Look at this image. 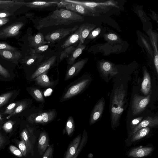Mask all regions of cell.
Listing matches in <instances>:
<instances>
[{"label":"cell","mask_w":158,"mask_h":158,"mask_svg":"<svg viewBox=\"0 0 158 158\" xmlns=\"http://www.w3.org/2000/svg\"><path fill=\"white\" fill-rule=\"evenodd\" d=\"M48 71L40 74L34 79L39 85L43 87H50L54 85V82L50 81L47 75Z\"/></svg>","instance_id":"cell-20"},{"label":"cell","mask_w":158,"mask_h":158,"mask_svg":"<svg viewBox=\"0 0 158 158\" xmlns=\"http://www.w3.org/2000/svg\"><path fill=\"white\" fill-rule=\"evenodd\" d=\"M85 48V45L79 43L74 51L71 55L70 57L68 59L67 63L69 65L73 64L76 59L82 53L83 50Z\"/></svg>","instance_id":"cell-21"},{"label":"cell","mask_w":158,"mask_h":158,"mask_svg":"<svg viewBox=\"0 0 158 158\" xmlns=\"http://www.w3.org/2000/svg\"><path fill=\"white\" fill-rule=\"evenodd\" d=\"M81 31L79 38V43L83 44L85 39L87 37L91 31L94 27L92 25L89 24H83L81 25Z\"/></svg>","instance_id":"cell-23"},{"label":"cell","mask_w":158,"mask_h":158,"mask_svg":"<svg viewBox=\"0 0 158 158\" xmlns=\"http://www.w3.org/2000/svg\"><path fill=\"white\" fill-rule=\"evenodd\" d=\"M9 21V19L7 18L0 19V27L6 24Z\"/></svg>","instance_id":"cell-46"},{"label":"cell","mask_w":158,"mask_h":158,"mask_svg":"<svg viewBox=\"0 0 158 158\" xmlns=\"http://www.w3.org/2000/svg\"><path fill=\"white\" fill-rule=\"evenodd\" d=\"M154 64L157 73H158V55L155 56L154 58Z\"/></svg>","instance_id":"cell-48"},{"label":"cell","mask_w":158,"mask_h":158,"mask_svg":"<svg viewBox=\"0 0 158 158\" xmlns=\"http://www.w3.org/2000/svg\"><path fill=\"white\" fill-rule=\"evenodd\" d=\"M81 135H78L69 145L64 158H72L75 154L81 141Z\"/></svg>","instance_id":"cell-16"},{"label":"cell","mask_w":158,"mask_h":158,"mask_svg":"<svg viewBox=\"0 0 158 158\" xmlns=\"http://www.w3.org/2000/svg\"><path fill=\"white\" fill-rule=\"evenodd\" d=\"M44 56L39 54L31 55L26 61V64L30 65L33 63H40L43 60Z\"/></svg>","instance_id":"cell-26"},{"label":"cell","mask_w":158,"mask_h":158,"mask_svg":"<svg viewBox=\"0 0 158 158\" xmlns=\"http://www.w3.org/2000/svg\"><path fill=\"white\" fill-rule=\"evenodd\" d=\"M87 58L81 60L73 64L67 70L65 80H67L77 75L87 61Z\"/></svg>","instance_id":"cell-10"},{"label":"cell","mask_w":158,"mask_h":158,"mask_svg":"<svg viewBox=\"0 0 158 158\" xmlns=\"http://www.w3.org/2000/svg\"><path fill=\"white\" fill-rule=\"evenodd\" d=\"M4 142V139L0 134V147L2 146Z\"/></svg>","instance_id":"cell-49"},{"label":"cell","mask_w":158,"mask_h":158,"mask_svg":"<svg viewBox=\"0 0 158 158\" xmlns=\"http://www.w3.org/2000/svg\"><path fill=\"white\" fill-rule=\"evenodd\" d=\"M14 123L11 121L6 122L3 126V128L7 132L10 131L12 128Z\"/></svg>","instance_id":"cell-41"},{"label":"cell","mask_w":158,"mask_h":158,"mask_svg":"<svg viewBox=\"0 0 158 158\" xmlns=\"http://www.w3.org/2000/svg\"><path fill=\"white\" fill-rule=\"evenodd\" d=\"M87 135L85 130H84L82 139L81 140L77 149L74 156L72 158H77L79 154L87 143Z\"/></svg>","instance_id":"cell-28"},{"label":"cell","mask_w":158,"mask_h":158,"mask_svg":"<svg viewBox=\"0 0 158 158\" xmlns=\"http://www.w3.org/2000/svg\"><path fill=\"white\" fill-rule=\"evenodd\" d=\"M49 143L48 136L45 132H41L39 138L38 144V151L42 155L46 150Z\"/></svg>","instance_id":"cell-18"},{"label":"cell","mask_w":158,"mask_h":158,"mask_svg":"<svg viewBox=\"0 0 158 158\" xmlns=\"http://www.w3.org/2000/svg\"><path fill=\"white\" fill-rule=\"evenodd\" d=\"M122 86L116 89L112 100L111 109V118L113 125H116L124 111L125 91Z\"/></svg>","instance_id":"cell-2"},{"label":"cell","mask_w":158,"mask_h":158,"mask_svg":"<svg viewBox=\"0 0 158 158\" xmlns=\"http://www.w3.org/2000/svg\"><path fill=\"white\" fill-rule=\"evenodd\" d=\"M0 74L3 77L7 78L10 77L8 71L0 64Z\"/></svg>","instance_id":"cell-43"},{"label":"cell","mask_w":158,"mask_h":158,"mask_svg":"<svg viewBox=\"0 0 158 158\" xmlns=\"http://www.w3.org/2000/svg\"><path fill=\"white\" fill-rule=\"evenodd\" d=\"M100 28H98L93 31L89 34L87 37L89 38H93L97 36L100 33Z\"/></svg>","instance_id":"cell-44"},{"label":"cell","mask_w":158,"mask_h":158,"mask_svg":"<svg viewBox=\"0 0 158 158\" xmlns=\"http://www.w3.org/2000/svg\"><path fill=\"white\" fill-rule=\"evenodd\" d=\"M31 93L34 98L37 101L40 102H44L43 94L40 89L37 88H33L31 90Z\"/></svg>","instance_id":"cell-30"},{"label":"cell","mask_w":158,"mask_h":158,"mask_svg":"<svg viewBox=\"0 0 158 158\" xmlns=\"http://www.w3.org/2000/svg\"><path fill=\"white\" fill-rule=\"evenodd\" d=\"M107 37L109 40H116L118 39L117 36L114 34H109L107 36Z\"/></svg>","instance_id":"cell-47"},{"label":"cell","mask_w":158,"mask_h":158,"mask_svg":"<svg viewBox=\"0 0 158 158\" xmlns=\"http://www.w3.org/2000/svg\"><path fill=\"white\" fill-rule=\"evenodd\" d=\"M10 15V14L8 12L0 11V19L6 18Z\"/></svg>","instance_id":"cell-45"},{"label":"cell","mask_w":158,"mask_h":158,"mask_svg":"<svg viewBox=\"0 0 158 158\" xmlns=\"http://www.w3.org/2000/svg\"><path fill=\"white\" fill-rule=\"evenodd\" d=\"M27 104L25 102H23L17 105L12 112L7 116L6 118L8 119L11 117L21 112L27 107Z\"/></svg>","instance_id":"cell-29"},{"label":"cell","mask_w":158,"mask_h":158,"mask_svg":"<svg viewBox=\"0 0 158 158\" xmlns=\"http://www.w3.org/2000/svg\"><path fill=\"white\" fill-rule=\"evenodd\" d=\"M56 56H53L45 60L40 64L31 77V79H34L40 74L48 71L55 63Z\"/></svg>","instance_id":"cell-11"},{"label":"cell","mask_w":158,"mask_h":158,"mask_svg":"<svg viewBox=\"0 0 158 158\" xmlns=\"http://www.w3.org/2000/svg\"><path fill=\"white\" fill-rule=\"evenodd\" d=\"M60 0L51 1H36L32 2H20L19 5H25L28 7L37 9H45L52 6H58Z\"/></svg>","instance_id":"cell-8"},{"label":"cell","mask_w":158,"mask_h":158,"mask_svg":"<svg viewBox=\"0 0 158 158\" xmlns=\"http://www.w3.org/2000/svg\"><path fill=\"white\" fill-rule=\"evenodd\" d=\"M104 100H100L95 106L91 114L89 122L92 125L97 121L101 117L104 109Z\"/></svg>","instance_id":"cell-12"},{"label":"cell","mask_w":158,"mask_h":158,"mask_svg":"<svg viewBox=\"0 0 158 158\" xmlns=\"http://www.w3.org/2000/svg\"><path fill=\"white\" fill-rule=\"evenodd\" d=\"M0 55L9 59H18L21 56L20 53L18 51L6 50H0Z\"/></svg>","instance_id":"cell-24"},{"label":"cell","mask_w":158,"mask_h":158,"mask_svg":"<svg viewBox=\"0 0 158 158\" xmlns=\"http://www.w3.org/2000/svg\"><path fill=\"white\" fill-rule=\"evenodd\" d=\"M48 47V45L45 44L36 48L31 49L30 50V54L31 55L34 54H38L46 50Z\"/></svg>","instance_id":"cell-34"},{"label":"cell","mask_w":158,"mask_h":158,"mask_svg":"<svg viewBox=\"0 0 158 158\" xmlns=\"http://www.w3.org/2000/svg\"><path fill=\"white\" fill-rule=\"evenodd\" d=\"M81 25L78 28L65 40L61 46L63 48L73 45L79 41L81 31Z\"/></svg>","instance_id":"cell-17"},{"label":"cell","mask_w":158,"mask_h":158,"mask_svg":"<svg viewBox=\"0 0 158 158\" xmlns=\"http://www.w3.org/2000/svg\"><path fill=\"white\" fill-rule=\"evenodd\" d=\"M84 20L83 16L67 9L60 8L56 9L45 17L38 18L35 27L39 30L44 27L69 25L73 23L81 22Z\"/></svg>","instance_id":"cell-1"},{"label":"cell","mask_w":158,"mask_h":158,"mask_svg":"<svg viewBox=\"0 0 158 158\" xmlns=\"http://www.w3.org/2000/svg\"><path fill=\"white\" fill-rule=\"evenodd\" d=\"M158 125V117L157 116L154 117L150 116L147 117L132 130L130 135H132L142 128L146 127H152L157 126Z\"/></svg>","instance_id":"cell-13"},{"label":"cell","mask_w":158,"mask_h":158,"mask_svg":"<svg viewBox=\"0 0 158 158\" xmlns=\"http://www.w3.org/2000/svg\"><path fill=\"white\" fill-rule=\"evenodd\" d=\"M2 118H1V116L0 114V120H2Z\"/></svg>","instance_id":"cell-50"},{"label":"cell","mask_w":158,"mask_h":158,"mask_svg":"<svg viewBox=\"0 0 158 158\" xmlns=\"http://www.w3.org/2000/svg\"><path fill=\"white\" fill-rule=\"evenodd\" d=\"M153 150L151 147H143L142 146L133 149L128 156L134 158H141L149 155Z\"/></svg>","instance_id":"cell-15"},{"label":"cell","mask_w":158,"mask_h":158,"mask_svg":"<svg viewBox=\"0 0 158 158\" xmlns=\"http://www.w3.org/2000/svg\"><path fill=\"white\" fill-rule=\"evenodd\" d=\"M53 150V148L52 146L50 145L49 146L45 151L42 158H52V156Z\"/></svg>","instance_id":"cell-35"},{"label":"cell","mask_w":158,"mask_h":158,"mask_svg":"<svg viewBox=\"0 0 158 158\" xmlns=\"http://www.w3.org/2000/svg\"><path fill=\"white\" fill-rule=\"evenodd\" d=\"M76 48L75 45H73L65 48L64 50L61 52L60 56V61H61L69 55H71Z\"/></svg>","instance_id":"cell-31"},{"label":"cell","mask_w":158,"mask_h":158,"mask_svg":"<svg viewBox=\"0 0 158 158\" xmlns=\"http://www.w3.org/2000/svg\"><path fill=\"white\" fill-rule=\"evenodd\" d=\"M75 127L74 119L72 117H69L66 124L65 131L68 135H70L73 132Z\"/></svg>","instance_id":"cell-27"},{"label":"cell","mask_w":158,"mask_h":158,"mask_svg":"<svg viewBox=\"0 0 158 158\" xmlns=\"http://www.w3.org/2000/svg\"><path fill=\"white\" fill-rule=\"evenodd\" d=\"M15 48L5 42H0V50H6L14 51Z\"/></svg>","instance_id":"cell-39"},{"label":"cell","mask_w":158,"mask_h":158,"mask_svg":"<svg viewBox=\"0 0 158 158\" xmlns=\"http://www.w3.org/2000/svg\"><path fill=\"white\" fill-rule=\"evenodd\" d=\"M151 88V83L150 76L147 71L144 70L140 90L144 95H147L150 91Z\"/></svg>","instance_id":"cell-19"},{"label":"cell","mask_w":158,"mask_h":158,"mask_svg":"<svg viewBox=\"0 0 158 158\" xmlns=\"http://www.w3.org/2000/svg\"><path fill=\"white\" fill-rule=\"evenodd\" d=\"M143 117H140L133 119L131 122V127L132 130L135 128L141 122Z\"/></svg>","instance_id":"cell-40"},{"label":"cell","mask_w":158,"mask_h":158,"mask_svg":"<svg viewBox=\"0 0 158 158\" xmlns=\"http://www.w3.org/2000/svg\"><path fill=\"white\" fill-rule=\"evenodd\" d=\"M13 92H9L0 96V107L6 103L12 96Z\"/></svg>","instance_id":"cell-33"},{"label":"cell","mask_w":158,"mask_h":158,"mask_svg":"<svg viewBox=\"0 0 158 158\" xmlns=\"http://www.w3.org/2000/svg\"><path fill=\"white\" fill-rule=\"evenodd\" d=\"M21 137L23 140L25 142L27 149V151H28L31 149V143L29 138L28 133L27 130L24 129L21 133Z\"/></svg>","instance_id":"cell-32"},{"label":"cell","mask_w":158,"mask_h":158,"mask_svg":"<svg viewBox=\"0 0 158 158\" xmlns=\"http://www.w3.org/2000/svg\"><path fill=\"white\" fill-rule=\"evenodd\" d=\"M59 7H64L66 9L73 11L81 15H89L91 12L85 6L79 4L68 2L61 0L58 6Z\"/></svg>","instance_id":"cell-7"},{"label":"cell","mask_w":158,"mask_h":158,"mask_svg":"<svg viewBox=\"0 0 158 158\" xmlns=\"http://www.w3.org/2000/svg\"><path fill=\"white\" fill-rule=\"evenodd\" d=\"M89 79H84L71 86L64 94L60 101L63 102L73 97L83 91L90 81Z\"/></svg>","instance_id":"cell-4"},{"label":"cell","mask_w":158,"mask_h":158,"mask_svg":"<svg viewBox=\"0 0 158 158\" xmlns=\"http://www.w3.org/2000/svg\"><path fill=\"white\" fill-rule=\"evenodd\" d=\"M9 149L10 152L16 156L19 157L23 156V155L20 151L16 147L11 145L9 147Z\"/></svg>","instance_id":"cell-37"},{"label":"cell","mask_w":158,"mask_h":158,"mask_svg":"<svg viewBox=\"0 0 158 158\" xmlns=\"http://www.w3.org/2000/svg\"><path fill=\"white\" fill-rule=\"evenodd\" d=\"M18 146L23 156H25L27 153V149L25 143L23 139L19 143Z\"/></svg>","instance_id":"cell-38"},{"label":"cell","mask_w":158,"mask_h":158,"mask_svg":"<svg viewBox=\"0 0 158 158\" xmlns=\"http://www.w3.org/2000/svg\"><path fill=\"white\" fill-rule=\"evenodd\" d=\"M100 68L103 75L105 76L109 75L113 76L118 73L117 70L113 68L111 64L107 62L103 63L101 65Z\"/></svg>","instance_id":"cell-22"},{"label":"cell","mask_w":158,"mask_h":158,"mask_svg":"<svg viewBox=\"0 0 158 158\" xmlns=\"http://www.w3.org/2000/svg\"><path fill=\"white\" fill-rule=\"evenodd\" d=\"M79 27L76 25L72 28H60L55 30L47 34L44 37V39L49 43H56L73 33Z\"/></svg>","instance_id":"cell-3"},{"label":"cell","mask_w":158,"mask_h":158,"mask_svg":"<svg viewBox=\"0 0 158 158\" xmlns=\"http://www.w3.org/2000/svg\"><path fill=\"white\" fill-rule=\"evenodd\" d=\"M20 1H18L14 0L9 1H2L0 0V5H13L14 4H16L19 5Z\"/></svg>","instance_id":"cell-42"},{"label":"cell","mask_w":158,"mask_h":158,"mask_svg":"<svg viewBox=\"0 0 158 158\" xmlns=\"http://www.w3.org/2000/svg\"><path fill=\"white\" fill-rule=\"evenodd\" d=\"M150 99V95L145 96H141L135 94L132 104L133 115H135L143 112L149 103Z\"/></svg>","instance_id":"cell-6"},{"label":"cell","mask_w":158,"mask_h":158,"mask_svg":"<svg viewBox=\"0 0 158 158\" xmlns=\"http://www.w3.org/2000/svg\"><path fill=\"white\" fill-rule=\"evenodd\" d=\"M29 41L30 46L34 48L50 43L44 40V36L41 32H38L34 35L30 37Z\"/></svg>","instance_id":"cell-14"},{"label":"cell","mask_w":158,"mask_h":158,"mask_svg":"<svg viewBox=\"0 0 158 158\" xmlns=\"http://www.w3.org/2000/svg\"><path fill=\"white\" fill-rule=\"evenodd\" d=\"M17 105V103H13L10 104L7 106L3 114H10L13 111Z\"/></svg>","instance_id":"cell-36"},{"label":"cell","mask_w":158,"mask_h":158,"mask_svg":"<svg viewBox=\"0 0 158 158\" xmlns=\"http://www.w3.org/2000/svg\"><path fill=\"white\" fill-rule=\"evenodd\" d=\"M150 131L149 127L142 128L133 135L131 141L134 142L139 140L148 135Z\"/></svg>","instance_id":"cell-25"},{"label":"cell","mask_w":158,"mask_h":158,"mask_svg":"<svg viewBox=\"0 0 158 158\" xmlns=\"http://www.w3.org/2000/svg\"><path fill=\"white\" fill-rule=\"evenodd\" d=\"M24 25L23 23L13 24L0 31V38H7L18 35Z\"/></svg>","instance_id":"cell-9"},{"label":"cell","mask_w":158,"mask_h":158,"mask_svg":"<svg viewBox=\"0 0 158 158\" xmlns=\"http://www.w3.org/2000/svg\"><path fill=\"white\" fill-rule=\"evenodd\" d=\"M56 115L55 110L33 113L28 117V120L31 123L45 124L52 121L55 118Z\"/></svg>","instance_id":"cell-5"}]
</instances>
